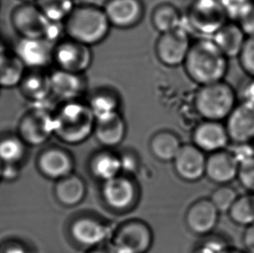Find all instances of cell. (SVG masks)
<instances>
[{"label": "cell", "instance_id": "33", "mask_svg": "<svg viewBox=\"0 0 254 253\" xmlns=\"http://www.w3.org/2000/svg\"><path fill=\"white\" fill-rule=\"evenodd\" d=\"M121 167L122 163L119 159L110 154H103L94 161L92 168L94 174L97 177L109 181L117 177Z\"/></svg>", "mask_w": 254, "mask_h": 253}, {"label": "cell", "instance_id": "42", "mask_svg": "<svg viewBox=\"0 0 254 253\" xmlns=\"http://www.w3.org/2000/svg\"><path fill=\"white\" fill-rule=\"evenodd\" d=\"M243 244L249 253H254V223L246 227L243 234Z\"/></svg>", "mask_w": 254, "mask_h": 253}, {"label": "cell", "instance_id": "34", "mask_svg": "<svg viewBox=\"0 0 254 253\" xmlns=\"http://www.w3.org/2000/svg\"><path fill=\"white\" fill-rule=\"evenodd\" d=\"M240 195L237 190L229 184L220 185L213 191L210 200L220 212H228Z\"/></svg>", "mask_w": 254, "mask_h": 253}, {"label": "cell", "instance_id": "37", "mask_svg": "<svg viewBox=\"0 0 254 253\" xmlns=\"http://www.w3.org/2000/svg\"><path fill=\"white\" fill-rule=\"evenodd\" d=\"M237 180L246 190L254 194V158L240 164Z\"/></svg>", "mask_w": 254, "mask_h": 253}, {"label": "cell", "instance_id": "43", "mask_svg": "<svg viewBox=\"0 0 254 253\" xmlns=\"http://www.w3.org/2000/svg\"><path fill=\"white\" fill-rule=\"evenodd\" d=\"M17 174H18V171L14 164H5V166L3 167L2 179L14 180L17 177Z\"/></svg>", "mask_w": 254, "mask_h": 253}, {"label": "cell", "instance_id": "49", "mask_svg": "<svg viewBox=\"0 0 254 253\" xmlns=\"http://www.w3.org/2000/svg\"><path fill=\"white\" fill-rule=\"evenodd\" d=\"M21 3H35L37 0H19Z\"/></svg>", "mask_w": 254, "mask_h": 253}, {"label": "cell", "instance_id": "44", "mask_svg": "<svg viewBox=\"0 0 254 253\" xmlns=\"http://www.w3.org/2000/svg\"><path fill=\"white\" fill-rule=\"evenodd\" d=\"M3 253H26V252L20 246H11L8 247Z\"/></svg>", "mask_w": 254, "mask_h": 253}, {"label": "cell", "instance_id": "46", "mask_svg": "<svg viewBox=\"0 0 254 253\" xmlns=\"http://www.w3.org/2000/svg\"><path fill=\"white\" fill-rule=\"evenodd\" d=\"M7 49L6 46H5V44H4V42H3V39L0 38V57L1 56H3L4 53H6Z\"/></svg>", "mask_w": 254, "mask_h": 253}, {"label": "cell", "instance_id": "48", "mask_svg": "<svg viewBox=\"0 0 254 253\" xmlns=\"http://www.w3.org/2000/svg\"><path fill=\"white\" fill-rule=\"evenodd\" d=\"M3 162L0 160V180L2 179V172H3Z\"/></svg>", "mask_w": 254, "mask_h": 253}, {"label": "cell", "instance_id": "28", "mask_svg": "<svg viewBox=\"0 0 254 253\" xmlns=\"http://www.w3.org/2000/svg\"><path fill=\"white\" fill-rule=\"evenodd\" d=\"M84 185L81 179L71 175L64 177L56 188V194L65 205H72L81 201L84 196Z\"/></svg>", "mask_w": 254, "mask_h": 253}, {"label": "cell", "instance_id": "13", "mask_svg": "<svg viewBox=\"0 0 254 253\" xmlns=\"http://www.w3.org/2000/svg\"><path fill=\"white\" fill-rule=\"evenodd\" d=\"M225 125L232 143L251 142L254 140V105L240 101Z\"/></svg>", "mask_w": 254, "mask_h": 253}, {"label": "cell", "instance_id": "5", "mask_svg": "<svg viewBox=\"0 0 254 253\" xmlns=\"http://www.w3.org/2000/svg\"><path fill=\"white\" fill-rule=\"evenodd\" d=\"M227 21L221 0H189L183 14V25L202 38H212Z\"/></svg>", "mask_w": 254, "mask_h": 253}, {"label": "cell", "instance_id": "11", "mask_svg": "<svg viewBox=\"0 0 254 253\" xmlns=\"http://www.w3.org/2000/svg\"><path fill=\"white\" fill-rule=\"evenodd\" d=\"M103 8L110 25L121 30L137 26L144 17L141 0H107Z\"/></svg>", "mask_w": 254, "mask_h": 253}, {"label": "cell", "instance_id": "14", "mask_svg": "<svg viewBox=\"0 0 254 253\" xmlns=\"http://www.w3.org/2000/svg\"><path fill=\"white\" fill-rule=\"evenodd\" d=\"M18 89L33 105L49 107L47 102L53 98L50 73L44 69H27Z\"/></svg>", "mask_w": 254, "mask_h": 253}, {"label": "cell", "instance_id": "15", "mask_svg": "<svg viewBox=\"0 0 254 253\" xmlns=\"http://www.w3.org/2000/svg\"><path fill=\"white\" fill-rule=\"evenodd\" d=\"M193 140L200 150L214 153L226 149L230 139L223 122L205 120L196 126Z\"/></svg>", "mask_w": 254, "mask_h": 253}, {"label": "cell", "instance_id": "31", "mask_svg": "<svg viewBox=\"0 0 254 253\" xmlns=\"http://www.w3.org/2000/svg\"><path fill=\"white\" fill-rule=\"evenodd\" d=\"M35 3L53 22H64L76 6L74 0H37Z\"/></svg>", "mask_w": 254, "mask_h": 253}, {"label": "cell", "instance_id": "29", "mask_svg": "<svg viewBox=\"0 0 254 253\" xmlns=\"http://www.w3.org/2000/svg\"><path fill=\"white\" fill-rule=\"evenodd\" d=\"M227 213L231 220L238 226L248 227L254 224V193L240 195Z\"/></svg>", "mask_w": 254, "mask_h": 253}, {"label": "cell", "instance_id": "24", "mask_svg": "<svg viewBox=\"0 0 254 253\" xmlns=\"http://www.w3.org/2000/svg\"><path fill=\"white\" fill-rule=\"evenodd\" d=\"M103 193L109 205L115 208H125L134 198V187L127 179L115 177L107 181Z\"/></svg>", "mask_w": 254, "mask_h": 253}, {"label": "cell", "instance_id": "20", "mask_svg": "<svg viewBox=\"0 0 254 253\" xmlns=\"http://www.w3.org/2000/svg\"><path fill=\"white\" fill-rule=\"evenodd\" d=\"M211 38L230 59L239 57L248 37L237 22L229 20Z\"/></svg>", "mask_w": 254, "mask_h": 253}, {"label": "cell", "instance_id": "35", "mask_svg": "<svg viewBox=\"0 0 254 253\" xmlns=\"http://www.w3.org/2000/svg\"><path fill=\"white\" fill-rule=\"evenodd\" d=\"M228 20L237 22L254 5V0H221Z\"/></svg>", "mask_w": 254, "mask_h": 253}, {"label": "cell", "instance_id": "19", "mask_svg": "<svg viewBox=\"0 0 254 253\" xmlns=\"http://www.w3.org/2000/svg\"><path fill=\"white\" fill-rule=\"evenodd\" d=\"M220 212L210 199H201L191 206L188 213V224L198 234L211 233L216 226Z\"/></svg>", "mask_w": 254, "mask_h": 253}, {"label": "cell", "instance_id": "50", "mask_svg": "<svg viewBox=\"0 0 254 253\" xmlns=\"http://www.w3.org/2000/svg\"><path fill=\"white\" fill-rule=\"evenodd\" d=\"M0 9H1V0H0Z\"/></svg>", "mask_w": 254, "mask_h": 253}, {"label": "cell", "instance_id": "16", "mask_svg": "<svg viewBox=\"0 0 254 253\" xmlns=\"http://www.w3.org/2000/svg\"><path fill=\"white\" fill-rule=\"evenodd\" d=\"M240 164L229 149L212 153L206 159V175L219 185H227L237 179Z\"/></svg>", "mask_w": 254, "mask_h": 253}, {"label": "cell", "instance_id": "39", "mask_svg": "<svg viewBox=\"0 0 254 253\" xmlns=\"http://www.w3.org/2000/svg\"><path fill=\"white\" fill-rule=\"evenodd\" d=\"M247 37H254V5L237 21Z\"/></svg>", "mask_w": 254, "mask_h": 253}, {"label": "cell", "instance_id": "40", "mask_svg": "<svg viewBox=\"0 0 254 253\" xmlns=\"http://www.w3.org/2000/svg\"><path fill=\"white\" fill-rule=\"evenodd\" d=\"M241 99V102H246L254 106V77H250L242 87Z\"/></svg>", "mask_w": 254, "mask_h": 253}, {"label": "cell", "instance_id": "47", "mask_svg": "<svg viewBox=\"0 0 254 253\" xmlns=\"http://www.w3.org/2000/svg\"><path fill=\"white\" fill-rule=\"evenodd\" d=\"M224 253H244L242 251L238 250L236 248H234V247H228L227 248V251L225 252Z\"/></svg>", "mask_w": 254, "mask_h": 253}, {"label": "cell", "instance_id": "38", "mask_svg": "<svg viewBox=\"0 0 254 253\" xmlns=\"http://www.w3.org/2000/svg\"><path fill=\"white\" fill-rule=\"evenodd\" d=\"M232 144L233 146L229 151L234 154L239 164L254 158V147L252 146L251 142Z\"/></svg>", "mask_w": 254, "mask_h": 253}, {"label": "cell", "instance_id": "9", "mask_svg": "<svg viewBox=\"0 0 254 253\" xmlns=\"http://www.w3.org/2000/svg\"><path fill=\"white\" fill-rule=\"evenodd\" d=\"M54 115L50 107L33 105L19 124L21 139L31 145L45 142L54 133Z\"/></svg>", "mask_w": 254, "mask_h": 253}, {"label": "cell", "instance_id": "4", "mask_svg": "<svg viewBox=\"0 0 254 253\" xmlns=\"http://www.w3.org/2000/svg\"><path fill=\"white\" fill-rule=\"evenodd\" d=\"M238 93L225 80L199 86L193 104L196 112L204 120L223 122L239 103Z\"/></svg>", "mask_w": 254, "mask_h": 253}, {"label": "cell", "instance_id": "22", "mask_svg": "<svg viewBox=\"0 0 254 253\" xmlns=\"http://www.w3.org/2000/svg\"><path fill=\"white\" fill-rule=\"evenodd\" d=\"M95 132L101 143L106 146H115L124 139L126 133V124L120 113L96 120Z\"/></svg>", "mask_w": 254, "mask_h": 253}, {"label": "cell", "instance_id": "41", "mask_svg": "<svg viewBox=\"0 0 254 253\" xmlns=\"http://www.w3.org/2000/svg\"><path fill=\"white\" fill-rule=\"evenodd\" d=\"M228 247L220 240H211L203 247L201 253H224Z\"/></svg>", "mask_w": 254, "mask_h": 253}, {"label": "cell", "instance_id": "7", "mask_svg": "<svg viewBox=\"0 0 254 253\" xmlns=\"http://www.w3.org/2000/svg\"><path fill=\"white\" fill-rule=\"evenodd\" d=\"M191 45L189 31L182 25L176 30L160 35L155 44V55L162 64L176 68L185 62Z\"/></svg>", "mask_w": 254, "mask_h": 253}, {"label": "cell", "instance_id": "51", "mask_svg": "<svg viewBox=\"0 0 254 253\" xmlns=\"http://www.w3.org/2000/svg\"></svg>", "mask_w": 254, "mask_h": 253}, {"label": "cell", "instance_id": "12", "mask_svg": "<svg viewBox=\"0 0 254 253\" xmlns=\"http://www.w3.org/2000/svg\"><path fill=\"white\" fill-rule=\"evenodd\" d=\"M52 97L60 103L82 100L87 91L84 74L56 68L50 73Z\"/></svg>", "mask_w": 254, "mask_h": 253}, {"label": "cell", "instance_id": "17", "mask_svg": "<svg viewBox=\"0 0 254 253\" xmlns=\"http://www.w3.org/2000/svg\"><path fill=\"white\" fill-rule=\"evenodd\" d=\"M151 244V233L141 223H131L117 234L115 247L123 253H144Z\"/></svg>", "mask_w": 254, "mask_h": 253}, {"label": "cell", "instance_id": "32", "mask_svg": "<svg viewBox=\"0 0 254 253\" xmlns=\"http://www.w3.org/2000/svg\"><path fill=\"white\" fill-rule=\"evenodd\" d=\"M24 140L21 137L7 136L0 140V160L4 164H15L24 154Z\"/></svg>", "mask_w": 254, "mask_h": 253}, {"label": "cell", "instance_id": "23", "mask_svg": "<svg viewBox=\"0 0 254 253\" xmlns=\"http://www.w3.org/2000/svg\"><path fill=\"white\" fill-rule=\"evenodd\" d=\"M27 68L15 53L7 52L0 57V89H13L24 78Z\"/></svg>", "mask_w": 254, "mask_h": 253}, {"label": "cell", "instance_id": "27", "mask_svg": "<svg viewBox=\"0 0 254 253\" xmlns=\"http://www.w3.org/2000/svg\"><path fill=\"white\" fill-rule=\"evenodd\" d=\"M74 238L86 246H95L105 240L108 232L105 226L92 219H80L72 226Z\"/></svg>", "mask_w": 254, "mask_h": 253}, {"label": "cell", "instance_id": "18", "mask_svg": "<svg viewBox=\"0 0 254 253\" xmlns=\"http://www.w3.org/2000/svg\"><path fill=\"white\" fill-rule=\"evenodd\" d=\"M206 159L202 150L192 145L181 147L175 157V167L179 175L189 181H196L206 174Z\"/></svg>", "mask_w": 254, "mask_h": 253}, {"label": "cell", "instance_id": "1", "mask_svg": "<svg viewBox=\"0 0 254 253\" xmlns=\"http://www.w3.org/2000/svg\"><path fill=\"white\" fill-rule=\"evenodd\" d=\"M182 66L191 81L199 86L206 85L225 80L229 59L212 38H201L192 42Z\"/></svg>", "mask_w": 254, "mask_h": 253}, {"label": "cell", "instance_id": "26", "mask_svg": "<svg viewBox=\"0 0 254 253\" xmlns=\"http://www.w3.org/2000/svg\"><path fill=\"white\" fill-rule=\"evenodd\" d=\"M39 166L43 173L49 177L64 178L71 170L72 163L64 152L52 149L42 154Z\"/></svg>", "mask_w": 254, "mask_h": 253}, {"label": "cell", "instance_id": "6", "mask_svg": "<svg viewBox=\"0 0 254 253\" xmlns=\"http://www.w3.org/2000/svg\"><path fill=\"white\" fill-rule=\"evenodd\" d=\"M10 20L15 32L24 38L46 39L52 24L35 3H21L15 7Z\"/></svg>", "mask_w": 254, "mask_h": 253}, {"label": "cell", "instance_id": "30", "mask_svg": "<svg viewBox=\"0 0 254 253\" xmlns=\"http://www.w3.org/2000/svg\"><path fill=\"white\" fill-rule=\"evenodd\" d=\"M154 154L164 161L175 159L181 149V143L176 135L170 132H161L156 134L151 142Z\"/></svg>", "mask_w": 254, "mask_h": 253}, {"label": "cell", "instance_id": "25", "mask_svg": "<svg viewBox=\"0 0 254 253\" xmlns=\"http://www.w3.org/2000/svg\"><path fill=\"white\" fill-rule=\"evenodd\" d=\"M151 22L153 27L162 34L182 27L183 14L172 3H160L152 11Z\"/></svg>", "mask_w": 254, "mask_h": 253}, {"label": "cell", "instance_id": "10", "mask_svg": "<svg viewBox=\"0 0 254 253\" xmlns=\"http://www.w3.org/2000/svg\"><path fill=\"white\" fill-rule=\"evenodd\" d=\"M55 45L45 38H19L14 53L27 69H44L54 63Z\"/></svg>", "mask_w": 254, "mask_h": 253}, {"label": "cell", "instance_id": "8", "mask_svg": "<svg viewBox=\"0 0 254 253\" xmlns=\"http://www.w3.org/2000/svg\"><path fill=\"white\" fill-rule=\"evenodd\" d=\"M92 63L93 52L90 46L67 37L55 45L54 64L57 68L84 74Z\"/></svg>", "mask_w": 254, "mask_h": 253}, {"label": "cell", "instance_id": "21", "mask_svg": "<svg viewBox=\"0 0 254 253\" xmlns=\"http://www.w3.org/2000/svg\"><path fill=\"white\" fill-rule=\"evenodd\" d=\"M87 103L96 120H101L120 113L122 99L120 94L116 89L110 87H102L96 89L90 95Z\"/></svg>", "mask_w": 254, "mask_h": 253}, {"label": "cell", "instance_id": "2", "mask_svg": "<svg viewBox=\"0 0 254 253\" xmlns=\"http://www.w3.org/2000/svg\"><path fill=\"white\" fill-rule=\"evenodd\" d=\"M64 24L67 38L90 47L103 43L112 27L103 7L91 3L76 5Z\"/></svg>", "mask_w": 254, "mask_h": 253}, {"label": "cell", "instance_id": "36", "mask_svg": "<svg viewBox=\"0 0 254 253\" xmlns=\"http://www.w3.org/2000/svg\"><path fill=\"white\" fill-rule=\"evenodd\" d=\"M237 59L243 71L249 77H254V37L247 38Z\"/></svg>", "mask_w": 254, "mask_h": 253}, {"label": "cell", "instance_id": "45", "mask_svg": "<svg viewBox=\"0 0 254 253\" xmlns=\"http://www.w3.org/2000/svg\"><path fill=\"white\" fill-rule=\"evenodd\" d=\"M92 253H123L121 252L118 248L115 247H109L106 248H103V249H100V250L96 251Z\"/></svg>", "mask_w": 254, "mask_h": 253}, {"label": "cell", "instance_id": "3", "mask_svg": "<svg viewBox=\"0 0 254 253\" xmlns=\"http://www.w3.org/2000/svg\"><path fill=\"white\" fill-rule=\"evenodd\" d=\"M54 115V133L69 143H78L89 137L96 118L83 100L60 103Z\"/></svg>", "mask_w": 254, "mask_h": 253}]
</instances>
